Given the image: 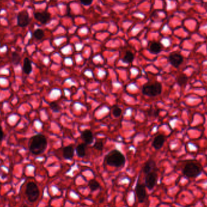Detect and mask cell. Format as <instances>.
I'll return each mask as SVG.
<instances>
[{"label": "cell", "mask_w": 207, "mask_h": 207, "mask_svg": "<svg viewBox=\"0 0 207 207\" xmlns=\"http://www.w3.org/2000/svg\"><path fill=\"white\" fill-rule=\"evenodd\" d=\"M47 146V141L46 137L41 134L34 136L30 142L29 150L35 155H39L44 152Z\"/></svg>", "instance_id": "cell-1"}, {"label": "cell", "mask_w": 207, "mask_h": 207, "mask_svg": "<svg viewBox=\"0 0 207 207\" xmlns=\"http://www.w3.org/2000/svg\"><path fill=\"white\" fill-rule=\"evenodd\" d=\"M105 161L108 165L120 167L125 164L126 158L119 151L114 150L106 156Z\"/></svg>", "instance_id": "cell-2"}, {"label": "cell", "mask_w": 207, "mask_h": 207, "mask_svg": "<svg viewBox=\"0 0 207 207\" xmlns=\"http://www.w3.org/2000/svg\"><path fill=\"white\" fill-rule=\"evenodd\" d=\"M142 92L144 95L147 96L155 97L161 93L162 85L157 82L151 84H145L142 87Z\"/></svg>", "instance_id": "cell-3"}, {"label": "cell", "mask_w": 207, "mask_h": 207, "mask_svg": "<svg viewBox=\"0 0 207 207\" xmlns=\"http://www.w3.org/2000/svg\"><path fill=\"white\" fill-rule=\"evenodd\" d=\"M26 194L29 202H35L37 201L40 196V190L35 183L30 182L27 184Z\"/></svg>", "instance_id": "cell-4"}, {"label": "cell", "mask_w": 207, "mask_h": 207, "mask_svg": "<svg viewBox=\"0 0 207 207\" xmlns=\"http://www.w3.org/2000/svg\"><path fill=\"white\" fill-rule=\"evenodd\" d=\"M201 168L196 164H187L183 170V175L188 178H196L201 173Z\"/></svg>", "instance_id": "cell-5"}, {"label": "cell", "mask_w": 207, "mask_h": 207, "mask_svg": "<svg viewBox=\"0 0 207 207\" xmlns=\"http://www.w3.org/2000/svg\"><path fill=\"white\" fill-rule=\"evenodd\" d=\"M30 19L27 10L20 12L17 16V24L21 27H25L29 24Z\"/></svg>", "instance_id": "cell-6"}, {"label": "cell", "mask_w": 207, "mask_h": 207, "mask_svg": "<svg viewBox=\"0 0 207 207\" xmlns=\"http://www.w3.org/2000/svg\"><path fill=\"white\" fill-rule=\"evenodd\" d=\"M157 174L153 171H152L147 175L145 181V185L149 190H150L154 188L157 181Z\"/></svg>", "instance_id": "cell-7"}, {"label": "cell", "mask_w": 207, "mask_h": 207, "mask_svg": "<svg viewBox=\"0 0 207 207\" xmlns=\"http://www.w3.org/2000/svg\"><path fill=\"white\" fill-rule=\"evenodd\" d=\"M136 196L139 202H143L146 198L145 185L144 184H137L135 188Z\"/></svg>", "instance_id": "cell-8"}, {"label": "cell", "mask_w": 207, "mask_h": 207, "mask_svg": "<svg viewBox=\"0 0 207 207\" xmlns=\"http://www.w3.org/2000/svg\"><path fill=\"white\" fill-rule=\"evenodd\" d=\"M168 60L174 67L178 68L183 62V58L181 55L179 53H173L170 55Z\"/></svg>", "instance_id": "cell-9"}, {"label": "cell", "mask_w": 207, "mask_h": 207, "mask_svg": "<svg viewBox=\"0 0 207 207\" xmlns=\"http://www.w3.org/2000/svg\"><path fill=\"white\" fill-rule=\"evenodd\" d=\"M35 18L42 24H46L51 18V15L47 12H36L34 14Z\"/></svg>", "instance_id": "cell-10"}, {"label": "cell", "mask_w": 207, "mask_h": 207, "mask_svg": "<svg viewBox=\"0 0 207 207\" xmlns=\"http://www.w3.org/2000/svg\"><path fill=\"white\" fill-rule=\"evenodd\" d=\"M81 137L85 144H91L93 141V136L90 130H85L81 133Z\"/></svg>", "instance_id": "cell-11"}, {"label": "cell", "mask_w": 207, "mask_h": 207, "mask_svg": "<svg viewBox=\"0 0 207 207\" xmlns=\"http://www.w3.org/2000/svg\"><path fill=\"white\" fill-rule=\"evenodd\" d=\"M164 142H165L164 136L162 134H159L154 139L152 143V145L156 150H159L164 145Z\"/></svg>", "instance_id": "cell-12"}, {"label": "cell", "mask_w": 207, "mask_h": 207, "mask_svg": "<svg viewBox=\"0 0 207 207\" xmlns=\"http://www.w3.org/2000/svg\"><path fill=\"white\" fill-rule=\"evenodd\" d=\"M155 167V162L152 159H150L145 164L144 166L142 168V171L145 174L147 175L149 173L152 172V170H154Z\"/></svg>", "instance_id": "cell-13"}, {"label": "cell", "mask_w": 207, "mask_h": 207, "mask_svg": "<svg viewBox=\"0 0 207 207\" xmlns=\"http://www.w3.org/2000/svg\"><path fill=\"white\" fill-rule=\"evenodd\" d=\"M63 157L66 159H72L74 156V149L72 145H68L63 149Z\"/></svg>", "instance_id": "cell-14"}, {"label": "cell", "mask_w": 207, "mask_h": 207, "mask_svg": "<svg viewBox=\"0 0 207 207\" xmlns=\"http://www.w3.org/2000/svg\"><path fill=\"white\" fill-rule=\"evenodd\" d=\"M23 70L24 73L26 75H29L32 71V63H31L30 60L28 58H26L24 60Z\"/></svg>", "instance_id": "cell-15"}, {"label": "cell", "mask_w": 207, "mask_h": 207, "mask_svg": "<svg viewBox=\"0 0 207 207\" xmlns=\"http://www.w3.org/2000/svg\"><path fill=\"white\" fill-rule=\"evenodd\" d=\"M85 150H86V144H79L76 148V152L78 157H83L85 155Z\"/></svg>", "instance_id": "cell-16"}, {"label": "cell", "mask_w": 207, "mask_h": 207, "mask_svg": "<svg viewBox=\"0 0 207 207\" xmlns=\"http://www.w3.org/2000/svg\"><path fill=\"white\" fill-rule=\"evenodd\" d=\"M162 51V46L159 43H153L150 47V51L153 54H158Z\"/></svg>", "instance_id": "cell-17"}, {"label": "cell", "mask_w": 207, "mask_h": 207, "mask_svg": "<svg viewBox=\"0 0 207 207\" xmlns=\"http://www.w3.org/2000/svg\"><path fill=\"white\" fill-rule=\"evenodd\" d=\"M133 59H134V55L133 54V53L127 51L123 58V61L125 63H131V62H133Z\"/></svg>", "instance_id": "cell-18"}, {"label": "cell", "mask_w": 207, "mask_h": 207, "mask_svg": "<svg viewBox=\"0 0 207 207\" xmlns=\"http://www.w3.org/2000/svg\"><path fill=\"white\" fill-rule=\"evenodd\" d=\"M188 77L184 75V74H181L180 76L177 79V82L179 86H183L185 85L187 82H188Z\"/></svg>", "instance_id": "cell-19"}, {"label": "cell", "mask_w": 207, "mask_h": 207, "mask_svg": "<svg viewBox=\"0 0 207 207\" xmlns=\"http://www.w3.org/2000/svg\"><path fill=\"white\" fill-rule=\"evenodd\" d=\"M88 186L92 191H95L100 187V184L95 179H92L88 182Z\"/></svg>", "instance_id": "cell-20"}, {"label": "cell", "mask_w": 207, "mask_h": 207, "mask_svg": "<svg viewBox=\"0 0 207 207\" xmlns=\"http://www.w3.org/2000/svg\"><path fill=\"white\" fill-rule=\"evenodd\" d=\"M12 61L15 66L18 65L21 61V57L20 55L17 52H13L12 55Z\"/></svg>", "instance_id": "cell-21"}, {"label": "cell", "mask_w": 207, "mask_h": 207, "mask_svg": "<svg viewBox=\"0 0 207 207\" xmlns=\"http://www.w3.org/2000/svg\"><path fill=\"white\" fill-rule=\"evenodd\" d=\"M33 36L37 40H41L44 36V32L41 29H37L34 32Z\"/></svg>", "instance_id": "cell-22"}, {"label": "cell", "mask_w": 207, "mask_h": 207, "mask_svg": "<svg viewBox=\"0 0 207 207\" xmlns=\"http://www.w3.org/2000/svg\"><path fill=\"white\" fill-rule=\"evenodd\" d=\"M121 113H122V110L119 107H118V106L113 107L112 114L115 117H116V118L119 117L121 116Z\"/></svg>", "instance_id": "cell-23"}, {"label": "cell", "mask_w": 207, "mask_h": 207, "mask_svg": "<svg viewBox=\"0 0 207 207\" xmlns=\"http://www.w3.org/2000/svg\"><path fill=\"white\" fill-rule=\"evenodd\" d=\"M50 107H51V108L52 109V110L53 112L58 113V112L60 111L61 107L56 102H52L50 104Z\"/></svg>", "instance_id": "cell-24"}, {"label": "cell", "mask_w": 207, "mask_h": 207, "mask_svg": "<svg viewBox=\"0 0 207 207\" xmlns=\"http://www.w3.org/2000/svg\"><path fill=\"white\" fill-rule=\"evenodd\" d=\"M159 110H154V109H150L148 111V115L149 116H153L156 117L159 115Z\"/></svg>", "instance_id": "cell-25"}, {"label": "cell", "mask_w": 207, "mask_h": 207, "mask_svg": "<svg viewBox=\"0 0 207 207\" xmlns=\"http://www.w3.org/2000/svg\"><path fill=\"white\" fill-rule=\"evenodd\" d=\"M93 147L98 150H102L103 149V143L102 142H96L94 144Z\"/></svg>", "instance_id": "cell-26"}, {"label": "cell", "mask_w": 207, "mask_h": 207, "mask_svg": "<svg viewBox=\"0 0 207 207\" xmlns=\"http://www.w3.org/2000/svg\"><path fill=\"white\" fill-rule=\"evenodd\" d=\"M80 1L82 4L85 6H89L92 3L93 0H80Z\"/></svg>", "instance_id": "cell-27"}, {"label": "cell", "mask_w": 207, "mask_h": 207, "mask_svg": "<svg viewBox=\"0 0 207 207\" xmlns=\"http://www.w3.org/2000/svg\"><path fill=\"white\" fill-rule=\"evenodd\" d=\"M4 137V133H3V131L1 128V127L0 126V141H2V139H3Z\"/></svg>", "instance_id": "cell-28"}, {"label": "cell", "mask_w": 207, "mask_h": 207, "mask_svg": "<svg viewBox=\"0 0 207 207\" xmlns=\"http://www.w3.org/2000/svg\"><path fill=\"white\" fill-rule=\"evenodd\" d=\"M27 207V205H24V207Z\"/></svg>", "instance_id": "cell-29"}]
</instances>
